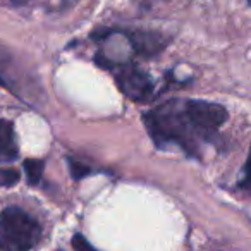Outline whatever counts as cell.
<instances>
[{
  "label": "cell",
  "mask_w": 251,
  "mask_h": 251,
  "mask_svg": "<svg viewBox=\"0 0 251 251\" xmlns=\"http://www.w3.org/2000/svg\"><path fill=\"white\" fill-rule=\"evenodd\" d=\"M19 182V172L16 169H0V188H11Z\"/></svg>",
  "instance_id": "obj_9"
},
{
  "label": "cell",
  "mask_w": 251,
  "mask_h": 251,
  "mask_svg": "<svg viewBox=\"0 0 251 251\" xmlns=\"http://www.w3.org/2000/svg\"><path fill=\"white\" fill-rule=\"evenodd\" d=\"M67 164H69V171L74 181H81V179H84L86 176L91 174V167L81 164V162H76V160H73V158H69Z\"/></svg>",
  "instance_id": "obj_8"
},
{
  "label": "cell",
  "mask_w": 251,
  "mask_h": 251,
  "mask_svg": "<svg viewBox=\"0 0 251 251\" xmlns=\"http://www.w3.org/2000/svg\"><path fill=\"white\" fill-rule=\"evenodd\" d=\"M145 124L157 147L176 143L188 151V155H198L195 141V131L184 112V103L179 107L177 101H169L145 115Z\"/></svg>",
  "instance_id": "obj_1"
},
{
  "label": "cell",
  "mask_w": 251,
  "mask_h": 251,
  "mask_svg": "<svg viewBox=\"0 0 251 251\" xmlns=\"http://www.w3.org/2000/svg\"><path fill=\"white\" fill-rule=\"evenodd\" d=\"M239 188L246 193H251V148H250V155H248L246 164H244L243 179H241V182H239Z\"/></svg>",
  "instance_id": "obj_11"
},
{
  "label": "cell",
  "mask_w": 251,
  "mask_h": 251,
  "mask_svg": "<svg viewBox=\"0 0 251 251\" xmlns=\"http://www.w3.org/2000/svg\"><path fill=\"white\" fill-rule=\"evenodd\" d=\"M114 77L119 90L129 100L147 101L153 95L155 84L151 77L136 66H117Z\"/></svg>",
  "instance_id": "obj_4"
},
{
  "label": "cell",
  "mask_w": 251,
  "mask_h": 251,
  "mask_svg": "<svg viewBox=\"0 0 251 251\" xmlns=\"http://www.w3.org/2000/svg\"><path fill=\"white\" fill-rule=\"evenodd\" d=\"M248 4H250V5H251V0H248Z\"/></svg>",
  "instance_id": "obj_12"
},
{
  "label": "cell",
  "mask_w": 251,
  "mask_h": 251,
  "mask_svg": "<svg viewBox=\"0 0 251 251\" xmlns=\"http://www.w3.org/2000/svg\"><path fill=\"white\" fill-rule=\"evenodd\" d=\"M71 244H73V250L74 251H98L95 246H91L90 241H88L86 237L83 236V234H74Z\"/></svg>",
  "instance_id": "obj_10"
},
{
  "label": "cell",
  "mask_w": 251,
  "mask_h": 251,
  "mask_svg": "<svg viewBox=\"0 0 251 251\" xmlns=\"http://www.w3.org/2000/svg\"><path fill=\"white\" fill-rule=\"evenodd\" d=\"M126 36H127V42L131 43L134 52L143 57L157 55L167 45L165 36L155 31H140V29H134V31L126 33Z\"/></svg>",
  "instance_id": "obj_5"
},
{
  "label": "cell",
  "mask_w": 251,
  "mask_h": 251,
  "mask_svg": "<svg viewBox=\"0 0 251 251\" xmlns=\"http://www.w3.org/2000/svg\"><path fill=\"white\" fill-rule=\"evenodd\" d=\"M42 239L40 222L19 206L0 213V251H31Z\"/></svg>",
  "instance_id": "obj_2"
},
{
  "label": "cell",
  "mask_w": 251,
  "mask_h": 251,
  "mask_svg": "<svg viewBox=\"0 0 251 251\" xmlns=\"http://www.w3.org/2000/svg\"><path fill=\"white\" fill-rule=\"evenodd\" d=\"M18 157V145H16L14 124L7 119L0 121V158L12 160Z\"/></svg>",
  "instance_id": "obj_6"
},
{
  "label": "cell",
  "mask_w": 251,
  "mask_h": 251,
  "mask_svg": "<svg viewBox=\"0 0 251 251\" xmlns=\"http://www.w3.org/2000/svg\"><path fill=\"white\" fill-rule=\"evenodd\" d=\"M184 112L193 131L205 140L212 138L220 126L227 121V110L222 105L213 101L188 100L184 101Z\"/></svg>",
  "instance_id": "obj_3"
},
{
  "label": "cell",
  "mask_w": 251,
  "mask_h": 251,
  "mask_svg": "<svg viewBox=\"0 0 251 251\" xmlns=\"http://www.w3.org/2000/svg\"><path fill=\"white\" fill-rule=\"evenodd\" d=\"M23 167H25L26 179H28V182L31 186H36L40 181H42V177H43V167H45L43 160H36V158H28V160H25Z\"/></svg>",
  "instance_id": "obj_7"
}]
</instances>
